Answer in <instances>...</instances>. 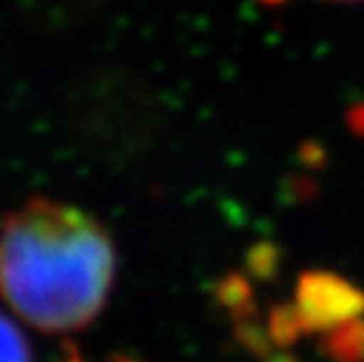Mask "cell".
Wrapping results in <instances>:
<instances>
[{
  "mask_svg": "<svg viewBox=\"0 0 364 362\" xmlns=\"http://www.w3.org/2000/svg\"><path fill=\"white\" fill-rule=\"evenodd\" d=\"M115 268L108 228L75 205L31 198L0 223V297L38 332L90 327L108 304Z\"/></svg>",
  "mask_w": 364,
  "mask_h": 362,
  "instance_id": "cell-1",
  "label": "cell"
},
{
  "mask_svg": "<svg viewBox=\"0 0 364 362\" xmlns=\"http://www.w3.org/2000/svg\"><path fill=\"white\" fill-rule=\"evenodd\" d=\"M338 3H355V0H338Z\"/></svg>",
  "mask_w": 364,
  "mask_h": 362,
  "instance_id": "cell-4",
  "label": "cell"
},
{
  "mask_svg": "<svg viewBox=\"0 0 364 362\" xmlns=\"http://www.w3.org/2000/svg\"><path fill=\"white\" fill-rule=\"evenodd\" d=\"M0 362H33L24 332L5 313H0Z\"/></svg>",
  "mask_w": 364,
  "mask_h": 362,
  "instance_id": "cell-2",
  "label": "cell"
},
{
  "mask_svg": "<svg viewBox=\"0 0 364 362\" xmlns=\"http://www.w3.org/2000/svg\"><path fill=\"white\" fill-rule=\"evenodd\" d=\"M61 362H82V360L78 358V353H75L73 348H66V358Z\"/></svg>",
  "mask_w": 364,
  "mask_h": 362,
  "instance_id": "cell-3",
  "label": "cell"
}]
</instances>
